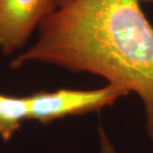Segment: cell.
<instances>
[{
	"instance_id": "7",
	"label": "cell",
	"mask_w": 153,
	"mask_h": 153,
	"mask_svg": "<svg viewBox=\"0 0 153 153\" xmlns=\"http://www.w3.org/2000/svg\"><path fill=\"white\" fill-rule=\"evenodd\" d=\"M140 1H145V2H153V0H140Z\"/></svg>"
},
{
	"instance_id": "5",
	"label": "cell",
	"mask_w": 153,
	"mask_h": 153,
	"mask_svg": "<svg viewBox=\"0 0 153 153\" xmlns=\"http://www.w3.org/2000/svg\"><path fill=\"white\" fill-rule=\"evenodd\" d=\"M99 138L100 145V153H116L109 137L107 136L104 128L101 127L99 128Z\"/></svg>"
},
{
	"instance_id": "2",
	"label": "cell",
	"mask_w": 153,
	"mask_h": 153,
	"mask_svg": "<svg viewBox=\"0 0 153 153\" xmlns=\"http://www.w3.org/2000/svg\"><path fill=\"white\" fill-rule=\"evenodd\" d=\"M127 94L123 90L111 84L92 90L39 91L27 95L30 105L29 119L48 124L67 116L100 111Z\"/></svg>"
},
{
	"instance_id": "1",
	"label": "cell",
	"mask_w": 153,
	"mask_h": 153,
	"mask_svg": "<svg viewBox=\"0 0 153 153\" xmlns=\"http://www.w3.org/2000/svg\"><path fill=\"white\" fill-rule=\"evenodd\" d=\"M33 47L11 61H40L102 76L142 100L153 140V27L140 0H71L38 26Z\"/></svg>"
},
{
	"instance_id": "4",
	"label": "cell",
	"mask_w": 153,
	"mask_h": 153,
	"mask_svg": "<svg viewBox=\"0 0 153 153\" xmlns=\"http://www.w3.org/2000/svg\"><path fill=\"white\" fill-rule=\"evenodd\" d=\"M30 105L27 96H10L0 94V137L10 140L21 128L25 119H29Z\"/></svg>"
},
{
	"instance_id": "6",
	"label": "cell",
	"mask_w": 153,
	"mask_h": 153,
	"mask_svg": "<svg viewBox=\"0 0 153 153\" xmlns=\"http://www.w3.org/2000/svg\"><path fill=\"white\" fill-rule=\"evenodd\" d=\"M71 1V0H55V4H56V5L58 7V9L60 8V7H62V6L66 5V4H68Z\"/></svg>"
},
{
	"instance_id": "3",
	"label": "cell",
	"mask_w": 153,
	"mask_h": 153,
	"mask_svg": "<svg viewBox=\"0 0 153 153\" xmlns=\"http://www.w3.org/2000/svg\"><path fill=\"white\" fill-rule=\"evenodd\" d=\"M58 9L55 0H0V50L9 55L27 44L31 33Z\"/></svg>"
}]
</instances>
